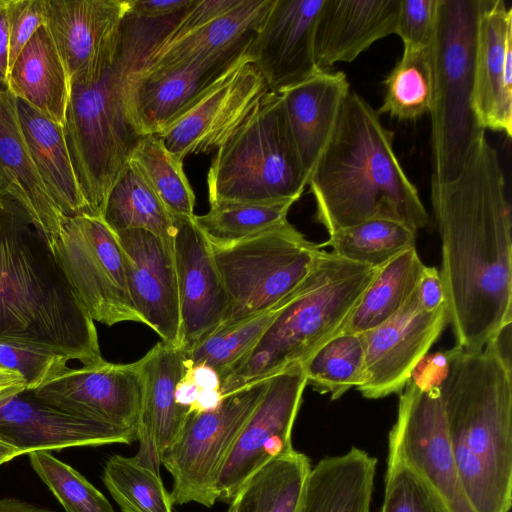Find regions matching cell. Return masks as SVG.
Here are the masks:
<instances>
[{
  "mask_svg": "<svg viewBox=\"0 0 512 512\" xmlns=\"http://www.w3.org/2000/svg\"><path fill=\"white\" fill-rule=\"evenodd\" d=\"M431 203L449 324L457 346L478 351L512 324L511 207L485 133L455 180L431 181Z\"/></svg>",
  "mask_w": 512,
  "mask_h": 512,
  "instance_id": "obj_1",
  "label": "cell"
},
{
  "mask_svg": "<svg viewBox=\"0 0 512 512\" xmlns=\"http://www.w3.org/2000/svg\"><path fill=\"white\" fill-rule=\"evenodd\" d=\"M0 343L83 365L103 359L94 321L47 241L8 196L0 205Z\"/></svg>",
  "mask_w": 512,
  "mask_h": 512,
  "instance_id": "obj_2",
  "label": "cell"
},
{
  "mask_svg": "<svg viewBox=\"0 0 512 512\" xmlns=\"http://www.w3.org/2000/svg\"><path fill=\"white\" fill-rule=\"evenodd\" d=\"M316 220L328 234L372 219L429 222L418 190L393 147V132L359 94H347L335 131L310 175Z\"/></svg>",
  "mask_w": 512,
  "mask_h": 512,
  "instance_id": "obj_3",
  "label": "cell"
},
{
  "mask_svg": "<svg viewBox=\"0 0 512 512\" xmlns=\"http://www.w3.org/2000/svg\"><path fill=\"white\" fill-rule=\"evenodd\" d=\"M510 355L495 339L478 351L458 346L440 389L450 447L475 512H509L512 504Z\"/></svg>",
  "mask_w": 512,
  "mask_h": 512,
  "instance_id": "obj_4",
  "label": "cell"
},
{
  "mask_svg": "<svg viewBox=\"0 0 512 512\" xmlns=\"http://www.w3.org/2000/svg\"><path fill=\"white\" fill-rule=\"evenodd\" d=\"M174 25L173 18L127 12L112 66L93 84H71L63 132L91 215L103 216L108 194L141 137L130 116L131 80Z\"/></svg>",
  "mask_w": 512,
  "mask_h": 512,
  "instance_id": "obj_5",
  "label": "cell"
},
{
  "mask_svg": "<svg viewBox=\"0 0 512 512\" xmlns=\"http://www.w3.org/2000/svg\"><path fill=\"white\" fill-rule=\"evenodd\" d=\"M377 271L323 250L256 345L222 380L223 396L302 364L343 330Z\"/></svg>",
  "mask_w": 512,
  "mask_h": 512,
  "instance_id": "obj_6",
  "label": "cell"
},
{
  "mask_svg": "<svg viewBox=\"0 0 512 512\" xmlns=\"http://www.w3.org/2000/svg\"><path fill=\"white\" fill-rule=\"evenodd\" d=\"M210 207L297 201L308 177L279 94L269 92L221 146L207 174Z\"/></svg>",
  "mask_w": 512,
  "mask_h": 512,
  "instance_id": "obj_7",
  "label": "cell"
},
{
  "mask_svg": "<svg viewBox=\"0 0 512 512\" xmlns=\"http://www.w3.org/2000/svg\"><path fill=\"white\" fill-rule=\"evenodd\" d=\"M486 0H439L433 43L434 95L430 111L433 173L439 184L455 180L485 133L473 105L476 29Z\"/></svg>",
  "mask_w": 512,
  "mask_h": 512,
  "instance_id": "obj_8",
  "label": "cell"
},
{
  "mask_svg": "<svg viewBox=\"0 0 512 512\" xmlns=\"http://www.w3.org/2000/svg\"><path fill=\"white\" fill-rule=\"evenodd\" d=\"M211 247L228 298L219 327L275 306L302 283L323 251L288 221L246 240Z\"/></svg>",
  "mask_w": 512,
  "mask_h": 512,
  "instance_id": "obj_9",
  "label": "cell"
},
{
  "mask_svg": "<svg viewBox=\"0 0 512 512\" xmlns=\"http://www.w3.org/2000/svg\"><path fill=\"white\" fill-rule=\"evenodd\" d=\"M268 382L269 377L241 387L213 411L189 414L180 436L161 458L173 479V504H215L221 470Z\"/></svg>",
  "mask_w": 512,
  "mask_h": 512,
  "instance_id": "obj_10",
  "label": "cell"
},
{
  "mask_svg": "<svg viewBox=\"0 0 512 512\" xmlns=\"http://www.w3.org/2000/svg\"><path fill=\"white\" fill-rule=\"evenodd\" d=\"M52 252L93 321L142 323L130 297L122 247L101 216L68 219Z\"/></svg>",
  "mask_w": 512,
  "mask_h": 512,
  "instance_id": "obj_11",
  "label": "cell"
},
{
  "mask_svg": "<svg viewBox=\"0 0 512 512\" xmlns=\"http://www.w3.org/2000/svg\"><path fill=\"white\" fill-rule=\"evenodd\" d=\"M388 462H400L436 492L449 512H475L461 483L447 433L440 389L406 383L388 435Z\"/></svg>",
  "mask_w": 512,
  "mask_h": 512,
  "instance_id": "obj_12",
  "label": "cell"
},
{
  "mask_svg": "<svg viewBox=\"0 0 512 512\" xmlns=\"http://www.w3.org/2000/svg\"><path fill=\"white\" fill-rule=\"evenodd\" d=\"M307 386L302 364L269 377L265 393L242 429L218 479V500L230 502L273 458L291 453L292 430Z\"/></svg>",
  "mask_w": 512,
  "mask_h": 512,
  "instance_id": "obj_13",
  "label": "cell"
},
{
  "mask_svg": "<svg viewBox=\"0 0 512 512\" xmlns=\"http://www.w3.org/2000/svg\"><path fill=\"white\" fill-rule=\"evenodd\" d=\"M34 396L56 409L114 427H137L141 374L138 362L101 361L54 369L34 390Z\"/></svg>",
  "mask_w": 512,
  "mask_h": 512,
  "instance_id": "obj_14",
  "label": "cell"
},
{
  "mask_svg": "<svg viewBox=\"0 0 512 512\" xmlns=\"http://www.w3.org/2000/svg\"><path fill=\"white\" fill-rule=\"evenodd\" d=\"M129 0H46L47 27L70 84L90 85L112 66Z\"/></svg>",
  "mask_w": 512,
  "mask_h": 512,
  "instance_id": "obj_15",
  "label": "cell"
},
{
  "mask_svg": "<svg viewBox=\"0 0 512 512\" xmlns=\"http://www.w3.org/2000/svg\"><path fill=\"white\" fill-rule=\"evenodd\" d=\"M269 92L250 53L157 136L181 161L191 154L218 149L242 126Z\"/></svg>",
  "mask_w": 512,
  "mask_h": 512,
  "instance_id": "obj_16",
  "label": "cell"
},
{
  "mask_svg": "<svg viewBox=\"0 0 512 512\" xmlns=\"http://www.w3.org/2000/svg\"><path fill=\"white\" fill-rule=\"evenodd\" d=\"M447 324L446 305L435 311L424 310L415 289L397 313L362 334L366 380L358 391L368 399L400 393L412 369L429 352Z\"/></svg>",
  "mask_w": 512,
  "mask_h": 512,
  "instance_id": "obj_17",
  "label": "cell"
},
{
  "mask_svg": "<svg viewBox=\"0 0 512 512\" xmlns=\"http://www.w3.org/2000/svg\"><path fill=\"white\" fill-rule=\"evenodd\" d=\"M254 38L203 62L154 73L137 72L130 84L129 110L139 135L160 134L193 107L250 55Z\"/></svg>",
  "mask_w": 512,
  "mask_h": 512,
  "instance_id": "obj_18",
  "label": "cell"
},
{
  "mask_svg": "<svg viewBox=\"0 0 512 512\" xmlns=\"http://www.w3.org/2000/svg\"><path fill=\"white\" fill-rule=\"evenodd\" d=\"M116 235L124 253L130 297L142 323L161 341L182 348L173 242L140 228Z\"/></svg>",
  "mask_w": 512,
  "mask_h": 512,
  "instance_id": "obj_19",
  "label": "cell"
},
{
  "mask_svg": "<svg viewBox=\"0 0 512 512\" xmlns=\"http://www.w3.org/2000/svg\"><path fill=\"white\" fill-rule=\"evenodd\" d=\"M0 438L21 454L71 447L130 444L135 430H126L72 415L36 398L32 390L0 397Z\"/></svg>",
  "mask_w": 512,
  "mask_h": 512,
  "instance_id": "obj_20",
  "label": "cell"
},
{
  "mask_svg": "<svg viewBox=\"0 0 512 512\" xmlns=\"http://www.w3.org/2000/svg\"><path fill=\"white\" fill-rule=\"evenodd\" d=\"M324 0H274L250 48L253 64L270 92L279 94L320 69L314 36Z\"/></svg>",
  "mask_w": 512,
  "mask_h": 512,
  "instance_id": "obj_21",
  "label": "cell"
},
{
  "mask_svg": "<svg viewBox=\"0 0 512 512\" xmlns=\"http://www.w3.org/2000/svg\"><path fill=\"white\" fill-rule=\"evenodd\" d=\"M193 218H173V252L185 350L215 332L228 307L211 244Z\"/></svg>",
  "mask_w": 512,
  "mask_h": 512,
  "instance_id": "obj_22",
  "label": "cell"
},
{
  "mask_svg": "<svg viewBox=\"0 0 512 512\" xmlns=\"http://www.w3.org/2000/svg\"><path fill=\"white\" fill-rule=\"evenodd\" d=\"M141 397L136 427L138 461L159 472L164 452L178 439L190 414L175 400V388L188 369L184 351L158 342L138 361Z\"/></svg>",
  "mask_w": 512,
  "mask_h": 512,
  "instance_id": "obj_23",
  "label": "cell"
},
{
  "mask_svg": "<svg viewBox=\"0 0 512 512\" xmlns=\"http://www.w3.org/2000/svg\"><path fill=\"white\" fill-rule=\"evenodd\" d=\"M473 110L485 131L512 135V8L486 0L480 13L473 64Z\"/></svg>",
  "mask_w": 512,
  "mask_h": 512,
  "instance_id": "obj_24",
  "label": "cell"
},
{
  "mask_svg": "<svg viewBox=\"0 0 512 512\" xmlns=\"http://www.w3.org/2000/svg\"><path fill=\"white\" fill-rule=\"evenodd\" d=\"M0 193L15 200L50 248L66 220L44 186L29 153L16 98L0 86Z\"/></svg>",
  "mask_w": 512,
  "mask_h": 512,
  "instance_id": "obj_25",
  "label": "cell"
},
{
  "mask_svg": "<svg viewBox=\"0 0 512 512\" xmlns=\"http://www.w3.org/2000/svg\"><path fill=\"white\" fill-rule=\"evenodd\" d=\"M400 0H324L314 57L320 70L350 63L374 42L395 33Z\"/></svg>",
  "mask_w": 512,
  "mask_h": 512,
  "instance_id": "obj_26",
  "label": "cell"
},
{
  "mask_svg": "<svg viewBox=\"0 0 512 512\" xmlns=\"http://www.w3.org/2000/svg\"><path fill=\"white\" fill-rule=\"evenodd\" d=\"M349 91L344 72L320 70L279 93L308 181L335 131Z\"/></svg>",
  "mask_w": 512,
  "mask_h": 512,
  "instance_id": "obj_27",
  "label": "cell"
},
{
  "mask_svg": "<svg viewBox=\"0 0 512 512\" xmlns=\"http://www.w3.org/2000/svg\"><path fill=\"white\" fill-rule=\"evenodd\" d=\"M377 462L358 447L322 458L308 473L298 512H371Z\"/></svg>",
  "mask_w": 512,
  "mask_h": 512,
  "instance_id": "obj_28",
  "label": "cell"
},
{
  "mask_svg": "<svg viewBox=\"0 0 512 512\" xmlns=\"http://www.w3.org/2000/svg\"><path fill=\"white\" fill-rule=\"evenodd\" d=\"M21 130L35 168L66 220L90 214L74 172L63 127L16 98Z\"/></svg>",
  "mask_w": 512,
  "mask_h": 512,
  "instance_id": "obj_29",
  "label": "cell"
},
{
  "mask_svg": "<svg viewBox=\"0 0 512 512\" xmlns=\"http://www.w3.org/2000/svg\"><path fill=\"white\" fill-rule=\"evenodd\" d=\"M274 0H243L204 27L154 50L138 73H154L203 62L252 40Z\"/></svg>",
  "mask_w": 512,
  "mask_h": 512,
  "instance_id": "obj_30",
  "label": "cell"
},
{
  "mask_svg": "<svg viewBox=\"0 0 512 512\" xmlns=\"http://www.w3.org/2000/svg\"><path fill=\"white\" fill-rule=\"evenodd\" d=\"M9 91L63 127L70 97V80L45 25L36 30L9 69Z\"/></svg>",
  "mask_w": 512,
  "mask_h": 512,
  "instance_id": "obj_31",
  "label": "cell"
},
{
  "mask_svg": "<svg viewBox=\"0 0 512 512\" xmlns=\"http://www.w3.org/2000/svg\"><path fill=\"white\" fill-rule=\"evenodd\" d=\"M424 266L414 246L378 268L342 331L363 334L391 318L415 291Z\"/></svg>",
  "mask_w": 512,
  "mask_h": 512,
  "instance_id": "obj_32",
  "label": "cell"
},
{
  "mask_svg": "<svg viewBox=\"0 0 512 512\" xmlns=\"http://www.w3.org/2000/svg\"><path fill=\"white\" fill-rule=\"evenodd\" d=\"M311 467L296 450L273 458L243 484L226 512H298Z\"/></svg>",
  "mask_w": 512,
  "mask_h": 512,
  "instance_id": "obj_33",
  "label": "cell"
},
{
  "mask_svg": "<svg viewBox=\"0 0 512 512\" xmlns=\"http://www.w3.org/2000/svg\"><path fill=\"white\" fill-rule=\"evenodd\" d=\"M102 218L115 234L140 228L173 242V218L130 161L108 194Z\"/></svg>",
  "mask_w": 512,
  "mask_h": 512,
  "instance_id": "obj_34",
  "label": "cell"
},
{
  "mask_svg": "<svg viewBox=\"0 0 512 512\" xmlns=\"http://www.w3.org/2000/svg\"><path fill=\"white\" fill-rule=\"evenodd\" d=\"M384 97L377 113L411 121L430 113L434 95L433 45L404 48L401 59L384 80Z\"/></svg>",
  "mask_w": 512,
  "mask_h": 512,
  "instance_id": "obj_35",
  "label": "cell"
},
{
  "mask_svg": "<svg viewBox=\"0 0 512 512\" xmlns=\"http://www.w3.org/2000/svg\"><path fill=\"white\" fill-rule=\"evenodd\" d=\"M307 385L337 400L366 380L362 334L341 331L319 346L303 363Z\"/></svg>",
  "mask_w": 512,
  "mask_h": 512,
  "instance_id": "obj_36",
  "label": "cell"
},
{
  "mask_svg": "<svg viewBox=\"0 0 512 512\" xmlns=\"http://www.w3.org/2000/svg\"><path fill=\"white\" fill-rule=\"evenodd\" d=\"M130 162L172 218L195 216V195L184 173L183 161L168 151L159 136H141Z\"/></svg>",
  "mask_w": 512,
  "mask_h": 512,
  "instance_id": "obj_37",
  "label": "cell"
},
{
  "mask_svg": "<svg viewBox=\"0 0 512 512\" xmlns=\"http://www.w3.org/2000/svg\"><path fill=\"white\" fill-rule=\"evenodd\" d=\"M417 232L404 223L372 219L329 234L321 246L346 260L380 268L403 251L414 247Z\"/></svg>",
  "mask_w": 512,
  "mask_h": 512,
  "instance_id": "obj_38",
  "label": "cell"
},
{
  "mask_svg": "<svg viewBox=\"0 0 512 512\" xmlns=\"http://www.w3.org/2000/svg\"><path fill=\"white\" fill-rule=\"evenodd\" d=\"M287 297L262 313L219 327L187 350L182 348L188 368L197 364L209 365L217 371L222 382L256 345Z\"/></svg>",
  "mask_w": 512,
  "mask_h": 512,
  "instance_id": "obj_39",
  "label": "cell"
},
{
  "mask_svg": "<svg viewBox=\"0 0 512 512\" xmlns=\"http://www.w3.org/2000/svg\"><path fill=\"white\" fill-rule=\"evenodd\" d=\"M102 480L122 512H173L171 495L159 472L142 465L135 456L109 457Z\"/></svg>",
  "mask_w": 512,
  "mask_h": 512,
  "instance_id": "obj_40",
  "label": "cell"
},
{
  "mask_svg": "<svg viewBox=\"0 0 512 512\" xmlns=\"http://www.w3.org/2000/svg\"><path fill=\"white\" fill-rule=\"evenodd\" d=\"M295 200L269 204H224L210 207L194 222L211 245L225 246L254 237L287 222Z\"/></svg>",
  "mask_w": 512,
  "mask_h": 512,
  "instance_id": "obj_41",
  "label": "cell"
},
{
  "mask_svg": "<svg viewBox=\"0 0 512 512\" xmlns=\"http://www.w3.org/2000/svg\"><path fill=\"white\" fill-rule=\"evenodd\" d=\"M30 464L66 512H115L107 498L80 472L49 451L28 453Z\"/></svg>",
  "mask_w": 512,
  "mask_h": 512,
  "instance_id": "obj_42",
  "label": "cell"
},
{
  "mask_svg": "<svg viewBox=\"0 0 512 512\" xmlns=\"http://www.w3.org/2000/svg\"><path fill=\"white\" fill-rule=\"evenodd\" d=\"M379 512H449L436 492L408 466L388 462Z\"/></svg>",
  "mask_w": 512,
  "mask_h": 512,
  "instance_id": "obj_43",
  "label": "cell"
},
{
  "mask_svg": "<svg viewBox=\"0 0 512 512\" xmlns=\"http://www.w3.org/2000/svg\"><path fill=\"white\" fill-rule=\"evenodd\" d=\"M439 0H400L395 34L404 48L422 49L434 43Z\"/></svg>",
  "mask_w": 512,
  "mask_h": 512,
  "instance_id": "obj_44",
  "label": "cell"
},
{
  "mask_svg": "<svg viewBox=\"0 0 512 512\" xmlns=\"http://www.w3.org/2000/svg\"><path fill=\"white\" fill-rule=\"evenodd\" d=\"M67 362L46 351L0 343V368L21 374L27 390L36 389L54 369Z\"/></svg>",
  "mask_w": 512,
  "mask_h": 512,
  "instance_id": "obj_45",
  "label": "cell"
},
{
  "mask_svg": "<svg viewBox=\"0 0 512 512\" xmlns=\"http://www.w3.org/2000/svg\"><path fill=\"white\" fill-rule=\"evenodd\" d=\"M46 0H7L9 69L38 28L45 24Z\"/></svg>",
  "mask_w": 512,
  "mask_h": 512,
  "instance_id": "obj_46",
  "label": "cell"
},
{
  "mask_svg": "<svg viewBox=\"0 0 512 512\" xmlns=\"http://www.w3.org/2000/svg\"><path fill=\"white\" fill-rule=\"evenodd\" d=\"M242 1L243 0H194L193 4L184 12L177 24L156 49L168 46L184 36L204 27L239 6Z\"/></svg>",
  "mask_w": 512,
  "mask_h": 512,
  "instance_id": "obj_47",
  "label": "cell"
},
{
  "mask_svg": "<svg viewBox=\"0 0 512 512\" xmlns=\"http://www.w3.org/2000/svg\"><path fill=\"white\" fill-rule=\"evenodd\" d=\"M457 350L456 345L451 349L426 353L412 369L407 382L421 390L441 389Z\"/></svg>",
  "mask_w": 512,
  "mask_h": 512,
  "instance_id": "obj_48",
  "label": "cell"
},
{
  "mask_svg": "<svg viewBox=\"0 0 512 512\" xmlns=\"http://www.w3.org/2000/svg\"><path fill=\"white\" fill-rule=\"evenodd\" d=\"M416 294L420 306L426 311H435L446 305L443 282L437 268L424 266Z\"/></svg>",
  "mask_w": 512,
  "mask_h": 512,
  "instance_id": "obj_49",
  "label": "cell"
},
{
  "mask_svg": "<svg viewBox=\"0 0 512 512\" xmlns=\"http://www.w3.org/2000/svg\"><path fill=\"white\" fill-rule=\"evenodd\" d=\"M194 0H129V12L147 19H164L184 12Z\"/></svg>",
  "mask_w": 512,
  "mask_h": 512,
  "instance_id": "obj_50",
  "label": "cell"
},
{
  "mask_svg": "<svg viewBox=\"0 0 512 512\" xmlns=\"http://www.w3.org/2000/svg\"><path fill=\"white\" fill-rule=\"evenodd\" d=\"M9 74V30L7 0H0V86L7 87Z\"/></svg>",
  "mask_w": 512,
  "mask_h": 512,
  "instance_id": "obj_51",
  "label": "cell"
},
{
  "mask_svg": "<svg viewBox=\"0 0 512 512\" xmlns=\"http://www.w3.org/2000/svg\"><path fill=\"white\" fill-rule=\"evenodd\" d=\"M184 378L194 383L199 390H220L221 379L217 371L209 365L197 364L185 372Z\"/></svg>",
  "mask_w": 512,
  "mask_h": 512,
  "instance_id": "obj_52",
  "label": "cell"
},
{
  "mask_svg": "<svg viewBox=\"0 0 512 512\" xmlns=\"http://www.w3.org/2000/svg\"><path fill=\"white\" fill-rule=\"evenodd\" d=\"M224 399L220 390H200L195 403L190 408V413L209 412L217 409Z\"/></svg>",
  "mask_w": 512,
  "mask_h": 512,
  "instance_id": "obj_53",
  "label": "cell"
},
{
  "mask_svg": "<svg viewBox=\"0 0 512 512\" xmlns=\"http://www.w3.org/2000/svg\"><path fill=\"white\" fill-rule=\"evenodd\" d=\"M24 390H27V383L21 374L0 368V397Z\"/></svg>",
  "mask_w": 512,
  "mask_h": 512,
  "instance_id": "obj_54",
  "label": "cell"
},
{
  "mask_svg": "<svg viewBox=\"0 0 512 512\" xmlns=\"http://www.w3.org/2000/svg\"><path fill=\"white\" fill-rule=\"evenodd\" d=\"M198 387L186 378H182L175 388V400L181 407L190 410L199 394Z\"/></svg>",
  "mask_w": 512,
  "mask_h": 512,
  "instance_id": "obj_55",
  "label": "cell"
},
{
  "mask_svg": "<svg viewBox=\"0 0 512 512\" xmlns=\"http://www.w3.org/2000/svg\"><path fill=\"white\" fill-rule=\"evenodd\" d=\"M21 455L19 449L0 438V466Z\"/></svg>",
  "mask_w": 512,
  "mask_h": 512,
  "instance_id": "obj_56",
  "label": "cell"
},
{
  "mask_svg": "<svg viewBox=\"0 0 512 512\" xmlns=\"http://www.w3.org/2000/svg\"><path fill=\"white\" fill-rule=\"evenodd\" d=\"M3 197L4 196L0 193V205H2V203H3Z\"/></svg>",
  "mask_w": 512,
  "mask_h": 512,
  "instance_id": "obj_57",
  "label": "cell"
}]
</instances>
